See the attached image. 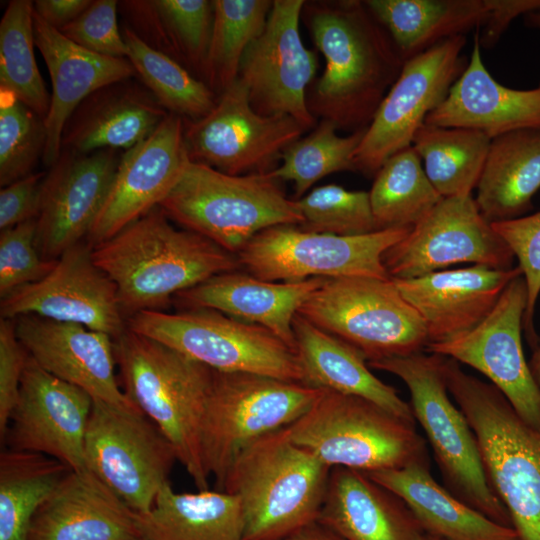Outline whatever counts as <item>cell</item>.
Listing matches in <instances>:
<instances>
[{"label": "cell", "instance_id": "2", "mask_svg": "<svg viewBox=\"0 0 540 540\" xmlns=\"http://www.w3.org/2000/svg\"><path fill=\"white\" fill-rule=\"evenodd\" d=\"M92 256L115 284L127 319L163 310L177 294L241 268L237 255L174 227L160 207L94 246Z\"/></svg>", "mask_w": 540, "mask_h": 540}, {"label": "cell", "instance_id": "28", "mask_svg": "<svg viewBox=\"0 0 540 540\" xmlns=\"http://www.w3.org/2000/svg\"><path fill=\"white\" fill-rule=\"evenodd\" d=\"M326 278L273 282L239 270L215 275L177 294L180 309L208 308L262 326L295 350L293 320Z\"/></svg>", "mask_w": 540, "mask_h": 540}, {"label": "cell", "instance_id": "53", "mask_svg": "<svg viewBox=\"0 0 540 540\" xmlns=\"http://www.w3.org/2000/svg\"><path fill=\"white\" fill-rule=\"evenodd\" d=\"M280 540H344L318 521Z\"/></svg>", "mask_w": 540, "mask_h": 540}, {"label": "cell", "instance_id": "46", "mask_svg": "<svg viewBox=\"0 0 540 540\" xmlns=\"http://www.w3.org/2000/svg\"><path fill=\"white\" fill-rule=\"evenodd\" d=\"M491 224L518 260V267L527 287L523 329L530 345L536 348L539 337L534 328L533 319L540 295V211Z\"/></svg>", "mask_w": 540, "mask_h": 540}, {"label": "cell", "instance_id": "16", "mask_svg": "<svg viewBox=\"0 0 540 540\" xmlns=\"http://www.w3.org/2000/svg\"><path fill=\"white\" fill-rule=\"evenodd\" d=\"M515 257L472 195L443 198L382 257L391 279H412L453 264L510 269Z\"/></svg>", "mask_w": 540, "mask_h": 540}, {"label": "cell", "instance_id": "30", "mask_svg": "<svg viewBox=\"0 0 540 540\" xmlns=\"http://www.w3.org/2000/svg\"><path fill=\"white\" fill-rule=\"evenodd\" d=\"M129 79L105 86L75 110L62 136V150L89 154L136 146L169 114L153 94Z\"/></svg>", "mask_w": 540, "mask_h": 540}, {"label": "cell", "instance_id": "41", "mask_svg": "<svg viewBox=\"0 0 540 540\" xmlns=\"http://www.w3.org/2000/svg\"><path fill=\"white\" fill-rule=\"evenodd\" d=\"M272 4L271 0H213L212 34L202 76L215 94L237 80L241 60L262 33Z\"/></svg>", "mask_w": 540, "mask_h": 540}, {"label": "cell", "instance_id": "6", "mask_svg": "<svg viewBox=\"0 0 540 540\" xmlns=\"http://www.w3.org/2000/svg\"><path fill=\"white\" fill-rule=\"evenodd\" d=\"M159 207L182 228L235 255L267 228L303 223L295 200L270 172L230 175L191 160Z\"/></svg>", "mask_w": 540, "mask_h": 540}, {"label": "cell", "instance_id": "15", "mask_svg": "<svg viewBox=\"0 0 540 540\" xmlns=\"http://www.w3.org/2000/svg\"><path fill=\"white\" fill-rule=\"evenodd\" d=\"M307 129L289 115L264 116L250 104L239 79L204 117L184 120L188 158L230 175L273 171L284 150Z\"/></svg>", "mask_w": 540, "mask_h": 540}, {"label": "cell", "instance_id": "26", "mask_svg": "<svg viewBox=\"0 0 540 540\" xmlns=\"http://www.w3.org/2000/svg\"><path fill=\"white\" fill-rule=\"evenodd\" d=\"M476 30L470 60L424 124L477 130L491 140L517 130H540V84L508 88L485 68Z\"/></svg>", "mask_w": 540, "mask_h": 540}, {"label": "cell", "instance_id": "7", "mask_svg": "<svg viewBox=\"0 0 540 540\" xmlns=\"http://www.w3.org/2000/svg\"><path fill=\"white\" fill-rule=\"evenodd\" d=\"M441 363L438 354L418 352L368 366L397 376L408 387L413 416L431 445L446 489L491 520L512 527L488 481L476 436L448 396Z\"/></svg>", "mask_w": 540, "mask_h": 540}, {"label": "cell", "instance_id": "47", "mask_svg": "<svg viewBox=\"0 0 540 540\" xmlns=\"http://www.w3.org/2000/svg\"><path fill=\"white\" fill-rule=\"evenodd\" d=\"M36 219L0 233V297L43 278L55 261L43 259L36 241Z\"/></svg>", "mask_w": 540, "mask_h": 540}, {"label": "cell", "instance_id": "14", "mask_svg": "<svg viewBox=\"0 0 540 540\" xmlns=\"http://www.w3.org/2000/svg\"><path fill=\"white\" fill-rule=\"evenodd\" d=\"M465 44V35L453 36L404 62L356 150L355 171L375 176L388 158L412 145L427 115L467 66Z\"/></svg>", "mask_w": 540, "mask_h": 540}, {"label": "cell", "instance_id": "5", "mask_svg": "<svg viewBox=\"0 0 540 540\" xmlns=\"http://www.w3.org/2000/svg\"><path fill=\"white\" fill-rule=\"evenodd\" d=\"M331 470L283 429L248 445L222 488L240 499L243 540H280L317 522Z\"/></svg>", "mask_w": 540, "mask_h": 540}, {"label": "cell", "instance_id": "29", "mask_svg": "<svg viewBox=\"0 0 540 540\" xmlns=\"http://www.w3.org/2000/svg\"><path fill=\"white\" fill-rule=\"evenodd\" d=\"M318 522L344 540H425L426 532L394 492L365 472L334 467Z\"/></svg>", "mask_w": 540, "mask_h": 540}, {"label": "cell", "instance_id": "55", "mask_svg": "<svg viewBox=\"0 0 540 540\" xmlns=\"http://www.w3.org/2000/svg\"><path fill=\"white\" fill-rule=\"evenodd\" d=\"M523 17L527 26L540 30V9L529 12Z\"/></svg>", "mask_w": 540, "mask_h": 540}, {"label": "cell", "instance_id": "21", "mask_svg": "<svg viewBox=\"0 0 540 540\" xmlns=\"http://www.w3.org/2000/svg\"><path fill=\"white\" fill-rule=\"evenodd\" d=\"M189 160L184 119L169 113L147 138L120 158L87 242L94 247L159 207Z\"/></svg>", "mask_w": 540, "mask_h": 540}, {"label": "cell", "instance_id": "40", "mask_svg": "<svg viewBox=\"0 0 540 540\" xmlns=\"http://www.w3.org/2000/svg\"><path fill=\"white\" fill-rule=\"evenodd\" d=\"M127 59L147 89L169 113L195 121L216 105V94L170 56L148 46L128 26L122 29Z\"/></svg>", "mask_w": 540, "mask_h": 540}, {"label": "cell", "instance_id": "4", "mask_svg": "<svg viewBox=\"0 0 540 540\" xmlns=\"http://www.w3.org/2000/svg\"><path fill=\"white\" fill-rule=\"evenodd\" d=\"M113 341L125 394L169 440L197 489H209L200 436L214 370L128 326Z\"/></svg>", "mask_w": 540, "mask_h": 540}, {"label": "cell", "instance_id": "23", "mask_svg": "<svg viewBox=\"0 0 540 540\" xmlns=\"http://www.w3.org/2000/svg\"><path fill=\"white\" fill-rule=\"evenodd\" d=\"M13 320L20 343L42 369L83 389L94 400L135 405L117 382L111 336L80 324L36 315Z\"/></svg>", "mask_w": 540, "mask_h": 540}, {"label": "cell", "instance_id": "22", "mask_svg": "<svg viewBox=\"0 0 540 540\" xmlns=\"http://www.w3.org/2000/svg\"><path fill=\"white\" fill-rule=\"evenodd\" d=\"M116 150L89 154L62 150L42 185L36 241L46 261L87 238L109 192L119 161Z\"/></svg>", "mask_w": 540, "mask_h": 540}, {"label": "cell", "instance_id": "35", "mask_svg": "<svg viewBox=\"0 0 540 540\" xmlns=\"http://www.w3.org/2000/svg\"><path fill=\"white\" fill-rule=\"evenodd\" d=\"M131 28L148 46L203 75L214 8L208 0L118 2Z\"/></svg>", "mask_w": 540, "mask_h": 540}, {"label": "cell", "instance_id": "19", "mask_svg": "<svg viewBox=\"0 0 540 540\" xmlns=\"http://www.w3.org/2000/svg\"><path fill=\"white\" fill-rule=\"evenodd\" d=\"M92 249L88 242L76 244L43 278L2 298L1 318L36 315L118 337L127 328V317L115 284L94 262Z\"/></svg>", "mask_w": 540, "mask_h": 540}, {"label": "cell", "instance_id": "34", "mask_svg": "<svg viewBox=\"0 0 540 540\" xmlns=\"http://www.w3.org/2000/svg\"><path fill=\"white\" fill-rule=\"evenodd\" d=\"M475 202L490 223L521 217L540 189V130L513 131L491 140Z\"/></svg>", "mask_w": 540, "mask_h": 540}, {"label": "cell", "instance_id": "51", "mask_svg": "<svg viewBox=\"0 0 540 540\" xmlns=\"http://www.w3.org/2000/svg\"><path fill=\"white\" fill-rule=\"evenodd\" d=\"M490 15L479 34L481 47L490 48L520 15L540 9V0H490Z\"/></svg>", "mask_w": 540, "mask_h": 540}, {"label": "cell", "instance_id": "11", "mask_svg": "<svg viewBox=\"0 0 540 540\" xmlns=\"http://www.w3.org/2000/svg\"><path fill=\"white\" fill-rule=\"evenodd\" d=\"M298 313L367 362L422 352L428 345L422 318L392 279H326Z\"/></svg>", "mask_w": 540, "mask_h": 540}, {"label": "cell", "instance_id": "31", "mask_svg": "<svg viewBox=\"0 0 540 540\" xmlns=\"http://www.w3.org/2000/svg\"><path fill=\"white\" fill-rule=\"evenodd\" d=\"M293 332L304 384L365 398L400 418L416 422L410 404L371 372L364 356L354 347L299 313L293 320Z\"/></svg>", "mask_w": 540, "mask_h": 540}, {"label": "cell", "instance_id": "57", "mask_svg": "<svg viewBox=\"0 0 540 540\" xmlns=\"http://www.w3.org/2000/svg\"><path fill=\"white\" fill-rule=\"evenodd\" d=\"M136 540H144V539H142V538H138V539H136Z\"/></svg>", "mask_w": 540, "mask_h": 540}, {"label": "cell", "instance_id": "37", "mask_svg": "<svg viewBox=\"0 0 540 540\" xmlns=\"http://www.w3.org/2000/svg\"><path fill=\"white\" fill-rule=\"evenodd\" d=\"M71 471L34 452L6 449L0 455V540H27L31 521Z\"/></svg>", "mask_w": 540, "mask_h": 540}, {"label": "cell", "instance_id": "42", "mask_svg": "<svg viewBox=\"0 0 540 540\" xmlns=\"http://www.w3.org/2000/svg\"><path fill=\"white\" fill-rule=\"evenodd\" d=\"M34 9L29 0L8 3L0 22V90L13 94L43 119L50 99L34 56Z\"/></svg>", "mask_w": 540, "mask_h": 540}, {"label": "cell", "instance_id": "20", "mask_svg": "<svg viewBox=\"0 0 540 540\" xmlns=\"http://www.w3.org/2000/svg\"><path fill=\"white\" fill-rule=\"evenodd\" d=\"M93 398L42 369L29 355L4 440L7 449L50 456L87 469L85 434Z\"/></svg>", "mask_w": 540, "mask_h": 540}, {"label": "cell", "instance_id": "54", "mask_svg": "<svg viewBox=\"0 0 540 540\" xmlns=\"http://www.w3.org/2000/svg\"><path fill=\"white\" fill-rule=\"evenodd\" d=\"M531 374L540 389V343L534 349L530 361L528 362Z\"/></svg>", "mask_w": 540, "mask_h": 540}, {"label": "cell", "instance_id": "3", "mask_svg": "<svg viewBox=\"0 0 540 540\" xmlns=\"http://www.w3.org/2000/svg\"><path fill=\"white\" fill-rule=\"evenodd\" d=\"M441 368L518 540H540V430L528 425L497 387L466 373L458 361L443 357Z\"/></svg>", "mask_w": 540, "mask_h": 540}, {"label": "cell", "instance_id": "52", "mask_svg": "<svg viewBox=\"0 0 540 540\" xmlns=\"http://www.w3.org/2000/svg\"><path fill=\"white\" fill-rule=\"evenodd\" d=\"M91 2V0H37L33 2V9L43 21L60 30L83 13Z\"/></svg>", "mask_w": 540, "mask_h": 540}, {"label": "cell", "instance_id": "25", "mask_svg": "<svg viewBox=\"0 0 540 540\" xmlns=\"http://www.w3.org/2000/svg\"><path fill=\"white\" fill-rule=\"evenodd\" d=\"M33 23L35 46L52 82L42 157L50 168L60 157L65 126L80 104L97 90L130 79L136 71L127 58L107 57L82 48L35 13Z\"/></svg>", "mask_w": 540, "mask_h": 540}, {"label": "cell", "instance_id": "32", "mask_svg": "<svg viewBox=\"0 0 540 540\" xmlns=\"http://www.w3.org/2000/svg\"><path fill=\"white\" fill-rule=\"evenodd\" d=\"M365 473L397 494L427 535L442 540H518L512 527L491 520L438 484L429 460Z\"/></svg>", "mask_w": 540, "mask_h": 540}, {"label": "cell", "instance_id": "24", "mask_svg": "<svg viewBox=\"0 0 540 540\" xmlns=\"http://www.w3.org/2000/svg\"><path fill=\"white\" fill-rule=\"evenodd\" d=\"M519 275L522 272L518 265L510 269L472 265L392 280L422 318L429 345L477 327L491 313L506 286Z\"/></svg>", "mask_w": 540, "mask_h": 540}, {"label": "cell", "instance_id": "56", "mask_svg": "<svg viewBox=\"0 0 540 540\" xmlns=\"http://www.w3.org/2000/svg\"><path fill=\"white\" fill-rule=\"evenodd\" d=\"M425 540H442V539L434 537V536L427 535Z\"/></svg>", "mask_w": 540, "mask_h": 540}, {"label": "cell", "instance_id": "44", "mask_svg": "<svg viewBox=\"0 0 540 540\" xmlns=\"http://www.w3.org/2000/svg\"><path fill=\"white\" fill-rule=\"evenodd\" d=\"M46 145L44 119L13 94L0 90V185L32 173Z\"/></svg>", "mask_w": 540, "mask_h": 540}, {"label": "cell", "instance_id": "50", "mask_svg": "<svg viewBox=\"0 0 540 540\" xmlns=\"http://www.w3.org/2000/svg\"><path fill=\"white\" fill-rule=\"evenodd\" d=\"M44 178L43 173H31L1 188V231L37 218Z\"/></svg>", "mask_w": 540, "mask_h": 540}, {"label": "cell", "instance_id": "1", "mask_svg": "<svg viewBox=\"0 0 540 540\" xmlns=\"http://www.w3.org/2000/svg\"><path fill=\"white\" fill-rule=\"evenodd\" d=\"M301 20L325 59L307 107L338 129L367 128L404 59L365 1H305Z\"/></svg>", "mask_w": 540, "mask_h": 540}, {"label": "cell", "instance_id": "43", "mask_svg": "<svg viewBox=\"0 0 540 540\" xmlns=\"http://www.w3.org/2000/svg\"><path fill=\"white\" fill-rule=\"evenodd\" d=\"M338 128L320 120L314 130L289 145L281 163L270 175L276 180L294 183L295 197L300 199L323 177L341 171H355L354 156L365 134L364 129L339 136Z\"/></svg>", "mask_w": 540, "mask_h": 540}, {"label": "cell", "instance_id": "39", "mask_svg": "<svg viewBox=\"0 0 540 540\" xmlns=\"http://www.w3.org/2000/svg\"><path fill=\"white\" fill-rule=\"evenodd\" d=\"M377 230L414 227L443 199L412 146L388 158L369 191Z\"/></svg>", "mask_w": 540, "mask_h": 540}, {"label": "cell", "instance_id": "27", "mask_svg": "<svg viewBox=\"0 0 540 540\" xmlns=\"http://www.w3.org/2000/svg\"><path fill=\"white\" fill-rule=\"evenodd\" d=\"M134 511L88 469L73 471L36 511L27 540H136Z\"/></svg>", "mask_w": 540, "mask_h": 540}, {"label": "cell", "instance_id": "49", "mask_svg": "<svg viewBox=\"0 0 540 540\" xmlns=\"http://www.w3.org/2000/svg\"><path fill=\"white\" fill-rule=\"evenodd\" d=\"M28 354L20 343L13 319L0 318V437L4 439L9 419L18 401Z\"/></svg>", "mask_w": 540, "mask_h": 540}, {"label": "cell", "instance_id": "13", "mask_svg": "<svg viewBox=\"0 0 540 540\" xmlns=\"http://www.w3.org/2000/svg\"><path fill=\"white\" fill-rule=\"evenodd\" d=\"M84 451L87 469L138 513L152 508L177 460L172 444L136 405L94 399Z\"/></svg>", "mask_w": 540, "mask_h": 540}, {"label": "cell", "instance_id": "17", "mask_svg": "<svg viewBox=\"0 0 540 540\" xmlns=\"http://www.w3.org/2000/svg\"><path fill=\"white\" fill-rule=\"evenodd\" d=\"M304 0H273L262 33L249 45L238 78L251 107L264 116L289 115L307 130L316 118L307 107V91L317 68L314 51L302 42L299 24Z\"/></svg>", "mask_w": 540, "mask_h": 540}, {"label": "cell", "instance_id": "9", "mask_svg": "<svg viewBox=\"0 0 540 540\" xmlns=\"http://www.w3.org/2000/svg\"><path fill=\"white\" fill-rule=\"evenodd\" d=\"M322 389L273 377L214 371L201 424V456L222 491L239 454L259 438L283 429L315 403Z\"/></svg>", "mask_w": 540, "mask_h": 540}, {"label": "cell", "instance_id": "48", "mask_svg": "<svg viewBox=\"0 0 540 540\" xmlns=\"http://www.w3.org/2000/svg\"><path fill=\"white\" fill-rule=\"evenodd\" d=\"M118 1L96 0L75 20L59 31L93 53L127 58V46L117 21Z\"/></svg>", "mask_w": 540, "mask_h": 540}, {"label": "cell", "instance_id": "12", "mask_svg": "<svg viewBox=\"0 0 540 540\" xmlns=\"http://www.w3.org/2000/svg\"><path fill=\"white\" fill-rule=\"evenodd\" d=\"M412 228L339 236L307 231L297 225H279L255 235L237 257L247 273L266 281L296 282L316 277L391 279L383 254Z\"/></svg>", "mask_w": 540, "mask_h": 540}, {"label": "cell", "instance_id": "33", "mask_svg": "<svg viewBox=\"0 0 540 540\" xmlns=\"http://www.w3.org/2000/svg\"><path fill=\"white\" fill-rule=\"evenodd\" d=\"M144 540H243L240 499L220 490L176 492L167 482L145 513L134 511Z\"/></svg>", "mask_w": 540, "mask_h": 540}, {"label": "cell", "instance_id": "36", "mask_svg": "<svg viewBox=\"0 0 540 540\" xmlns=\"http://www.w3.org/2000/svg\"><path fill=\"white\" fill-rule=\"evenodd\" d=\"M404 61L444 39L480 30L490 0H365Z\"/></svg>", "mask_w": 540, "mask_h": 540}, {"label": "cell", "instance_id": "18", "mask_svg": "<svg viewBox=\"0 0 540 540\" xmlns=\"http://www.w3.org/2000/svg\"><path fill=\"white\" fill-rule=\"evenodd\" d=\"M527 306L522 275L502 292L491 313L474 329L426 351L452 358L485 375L507 398L516 413L540 430V389L524 356L521 331Z\"/></svg>", "mask_w": 540, "mask_h": 540}, {"label": "cell", "instance_id": "45", "mask_svg": "<svg viewBox=\"0 0 540 540\" xmlns=\"http://www.w3.org/2000/svg\"><path fill=\"white\" fill-rule=\"evenodd\" d=\"M295 202L303 217L300 227L304 230L339 236L378 231L367 191L326 184L315 187Z\"/></svg>", "mask_w": 540, "mask_h": 540}, {"label": "cell", "instance_id": "8", "mask_svg": "<svg viewBox=\"0 0 540 540\" xmlns=\"http://www.w3.org/2000/svg\"><path fill=\"white\" fill-rule=\"evenodd\" d=\"M283 430L331 468L372 472L429 460L414 422L359 396L322 389L311 408Z\"/></svg>", "mask_w": 540, "mask_h": 540}, {"label": "cell", "instance_id": "10", "mask_svg": "<svg viewBox=\"0 0 540 540\" xmlns=\"http://www.w3.org/2000/svg\"><path fill=\"white\" fill-rule=\"evenodd\" d=\"M127 326L217 372L304 383L295 350L268 329L213 309L141 311L127 319Z\"/></svg>", "mask_w": 540, "mask_h": 540}, {"label": "cell", "instance_id": "38", "mask_svg": "<svg viewBox=\"0 0 540 540\" xmlns=\"http://www.w3.org/2000/svg\"><path fill=\"white\" fill-rule=\"evenodd\" d=\"M490 144L491 139L477 130L423 124L411 146L432 185L446 198L472 195Z\"/></svg>", "mask_w": 540, "mask_h": 540}]
</instances>
